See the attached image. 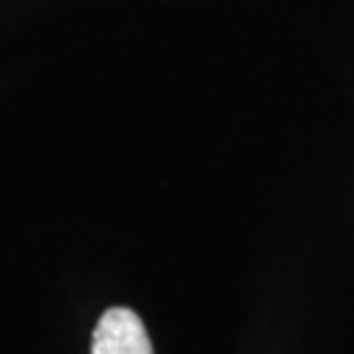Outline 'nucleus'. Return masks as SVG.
I'll return each mask as SVG.
<instances>
[{
    "label": "nucleus",
    "mask_w": 354,
    "mask_h": 354,
    "mask_svg": "<svg viewBox=\"0 0 354 354\" xmlns=\"http://www.w3.org/2000/svg\"><path fill=\"white\" fill-rule=\"evenodd\" d=\"M92 354H152L147 328L129 307H111L95 326Z\"/></svg>",
    "instance_id": "nucleus-1"
}]
</instances>
